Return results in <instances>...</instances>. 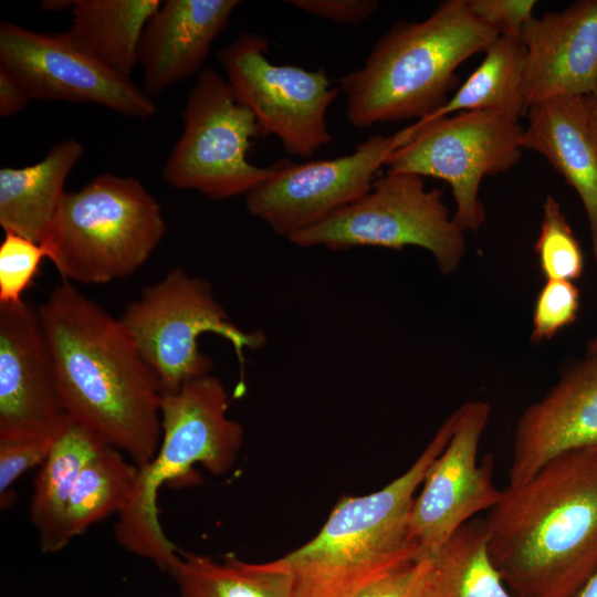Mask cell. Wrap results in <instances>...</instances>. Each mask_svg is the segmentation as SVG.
<instances>
[{"label":"cell","instance_id":"obj_1","mask_svg":"<svg viewBox=\"0 0 597 597\" xmlns=\"http://www.w3.org/2000/svg\"><path fill=\"white\" fill-rule=\"evenodd\" d=\"M38 312L66 417L138 468L147 464L161 440L163 391L121 320L69 282Z\"/></svg>","mask_w":597,"mask_h":597},{"label":"cell","instance_id":"obj_2","mask_svg":"<svg viewBox=\"0 0 597 597\" xmlns=\"http://www.w3.org/2000/svg\"><path fill=\"white\" fill-rule=\"evenodd\" d=\"M515 597H573L597 569V448L556 457L502 491L484 519Z\"/></svg>","mask_w":597,"mask_h":597},{"label":"cell","instance_id":"obj_3","mask_svg":"<svg viewBox=\"0 0 597 597\" xmlns=\"http://www.w3.org/2000/svg\"><path fill=\"white\" fill-rule=\"evenodd\" d=\"M498 38L469 11L467 0L443 1L422 21L394 23L363 66L339 78L348 122L365 128L427 118L449 100L455 70Z\"/></svg>","mask_w":597,"mask_h":597},{"label":"cell","instance_id":"obj_4","mask_svg":"<svg viewBox=\"0 0 597 597\" xmlns=\"http://www.w3.org/2000/svg\"><path fill=\"white\" fill-rule=\"evenodd\" d=\"M453 411L412 465L379 491L345 496L320 532L279 558L293 574L295 597H352L377 578L425 555L411 541L415 493L449 442Z\"/></svg>","mask_w":597,"mask_h":597},{"label":"cell","instance_id":"obj_5","mask_svg":"<svg viewBox=\"0 0 597 597\" xmlns=\"http://www.w3.org/2000/svg\"><path fill=\"white\" fill-rule=\"evenodd\" d=\"M228 394L222 383L206 375L163 395L161 440L147 464L138 468L134 491L118 514L114 532L128 552L170 573L180 552L167 538L158 519L157 496L164 483L191 476L200 463L213 474L228 472L243 442L242 426L228 418Z\"/></svg>","mask_w":597,"mask_h":597},{"label":"cell","instance_id":"obj_6","mask_svg":"<svg viewBox=\"0 0 597 597\" xmlns=\"http://www.w3.org/2000/svg\"><path fill=\"white\" fill-rule=\"evenodd\" d=\"M165 233L160 205L142 181L104 172L65 192L40 244L63 279L102 284L135 273Z\"/></svg>","mask_w":597,"mask_h":597},{"label":"cell","instance_id":"obj_7","mask_svg":"<svg viewBox=\"0 0 597 597\" xmlns=\"http://www.w3.org/2000/svg\"><path fill=\"white\" fill-rule=\"evenodd\" d=\"M119 320L157 375L163 395L175 394L188 381L210 374L212 360L198 345L202 334L227 339L241 370L245 352L265 344L262 331H243L229 318L208 281L181 268L144 287Z\"/></svg>","mask_w":597,"mask_h":597},{"label":"cell","instance_id":"obj_8","mask_svg":"<svg viewBox=\"0 0 597 597\" xmlns=\"http://www.w3.org/2000/svg\"><path fill=\"white\" fill-rule=\"evenodd\" d=\"M463 233L450 217L440 189H427L422 177L415 174L387 172L359 200L289 241L332 250L419 247L433 255L442 274H452L465 253Z\"/></svg>","mask_w":597,"mask_h":597},{"label":"cell","instance_id":"obj_9","mask_svg":"<svg viewBox=\"0 0 597 597\" xmlns=\"http://www.w3.org/2000/svg\"><path fill=\"white\" fill-rule=\"evenodd\" d=\"M184 132L163 177L179 189H193L212 200L247 195L274 171L248 160L251 139L260 136L252 111L211 65L190 90L182 113Z\"/></svg>","mask_w":597,"mask_h":597},{"label":"cell","instance_id":"obj_10","mask_svg":"<svg viewBox=\"0 0 597 597\" xmlns=\"http://www.w3.org/2000/svg\"><path fill=\"white\" fill-rule=\"evenodd\" d=\"M409 139L387 158V172L434 177L451 186L453 221L476 231L485 220L479 199L484 176L503 172L522 156L523 127L491 111H469L409 126Z\"/></svg>","mask_w":597,"mask_h":597},{"label":"cell","instance_id":"obj_11","mask_svg":"<svg viewBox=\"0 0 597 597\" xmlns=\"http://www.w3.org/2000/svg\"><path fill=\"white\" fill-rule=\"evenodd\" d=\"M268 49L266 38L243 31L217 60L238 100L254 114L260 136L273 135L287 154L310 157L333 140L326 113L338 88L324 69L271 63Z\"/></svg>","mask_w":597,"mask_h":597},{"label":"cell","instance_id":"obj_12","mask_svg":"<svg viewBox=\"0 0 597 597\" xmlns=\"http://www.w3.org/2000/svg\"><path fill=\"white\" fill-rule=\"evenodd\" d=\"M0 67L31 100L97 104L139 119L157 111L130 76L102 63L70 30L42 33L1 21Z\"/></svg>","mask_w":597,"mask_h":597},{"label":"cell","instance_id":"obj_13","mask_svg":"<svg viewBox=\"0 0 597 597\" xmlns=\"http://www.w3.org/2000/svg\"><path fill=\"white\" fill-rule=\"evenodd\" d=\"M410 137L373 135L348 155L301 164L280 163L245 195V207L287 240L364 197L388 156Z\"/></svg>","mask_w":597,"mask_h":597},{"label":"cell","instance_id":"obj_14","mask_svg":"<svg viewBox=\"0 0 597 597\" xmlns=\"http://www.w3.org/2000/svg\"><path fill=\"white\" fill-rule=\"evenodd\" d=\"M451 438L429 465L415 496L409 521L411 541L427 556H434L449 538L482 511L501 499L493 482L494 459L478 450L491 406L471 400L457 410Z\"/></svg>","mask_w":597,"mask_h":597},{"label":"cell","instance_id":"obj_15","mask_svg":"<svg viewBox=\"0 0 597 597\" xmlns=\"http://www.w3.org/2000/svg\"><path fill=\"white\" fill-rule=\"evenodd\" d=\"M65 421L38 308L0 304V441L55 439Z\"/></svg>","mask_w":597,"mask_h":597},{"label":"cell","instance_id":"obj_16","mask_svg":"<svg viewBox=\"0 0 597 597\" xmlns=\"http://www.w3.org/2000/svg\"><path fill=\"white\" fill-rule=\"evenodd\" d=\"M597 448V346L517 421L509 485L530 479L562 454Z\"/></svg>","mask_w":597,"mask_h":597},{"label":"cell","instance_id":"obj_17","mask_svg":"<svg viewBox=\"0 0 597 597\" xmlns=\"http://www.w3.org/2000/svg\"><path fill=\"white\" fill-rule=\"evenodd\" d=\"M521 40L526 52L527 109L557 95L597 93V0H579L561 12L532 17Z\"/></svg>","mask_w":597,"mask_h":597},{"label":"cell","instance_id":"obj_18","mask_svg":"<svg viewBox=\"0 0 597 597\" xmlns=\"http://www.w3.org/2000/svg\"><path fill=\"white\" fill-rule=\"evenodd\" d=\"M238 0H166L147 22L139 45L143 91H164L201 71Z\"/></svg>","mask_w":597,"mask_h":597},{"label":"cell","instance_id":"obj_19","mask_svg":"<svg viewBox=\"0 0 597 597\" xmlns=\"http://www.w3.org/2000/svg\"><path fill=\"white\" fill-rule=\"evenodd\" d=\"M527 116L523 149L544 156L578 193L597 265V144L585 97L557 95L531 105Z\"/></svg>","mask_w":597,"mask_h":597},{"label":"cell","instance_id":"obj_20","mask_svg":"<svg viewBox=\"0 0 597 597\" xmlns=\"http://www.w3.org/2000/svg\"><path fill=\"white\" fill-rule=\"evenodd\" d=\"M83 149L82 143L70 138L53 145L35 164L0 169V226L4 232L39 244L43 241Z\"/></svg>","mask_w":597,"mask_h":597},{"label":"cell","instance_id":"obj_21","mask_svg":"<svg viewBox=\"0 0 597 597\" xmlns=\"http://www.w3.org/2000/svg\"><path fill=\"white\" fill-rule=\"evenodd\" d=\"M104 443L91 430L66 417L63 430L41 464L33 484L30 519L44 553L64 548L66 512L77 478Z\"/></svg>","mask_w":597,"mask_h":597},{"label":"cell","instance_id":"obj_22","mask_svg":"<svg viewBox=\"0 0 597 597\" xmlns=\"http://www.w3.org/2000/svg\"><path fill=\"white\" fill-rule=\"evenodd\" d=\"M159 0H75L70 31L102 63L130 76L138 45Z\"/></svg>","mask_w":597,"mask_h":597},{"label":"cell","instance_id":"obj_23","mask_svg":"<svg viewBox=\"0 0 597 597\" xmlns=\"http://www.w3.org/2000/svg\"><path fill=\"white\" fill-rule=\"evenodd\" d=\"M459 90L432 115L433 121L452 113L491 111L514 122L526 114L524 101L525 46L517 36L500 35Z\"/></svg>","mask_w":597,"mask_h":597},{"label":"cell","instance_id":"obj_24","mask_svg":"<svg viewBox=\"0 0 597 597\" xmlns=\"http://www.w3.org/2000/svg\"><path fill=\"white\" fill-rule=\"evenodd\" d=\"M169 574L181 597H295L294 576L279 558L254 564L181 553Z\"/></svg>","mask_w":597,"mask_h":597},{"label":"cell","instance_id":"obj_25","mask_svg":"<svg viewBox=\"0 0 597 597\" xmlns=\"http://www.w3.org/2000/svg\"><path fill=\"white\" fill-rule=\"evenodd\" d=\"M432 558V597H515L491 558L483 519L462 525Z\"/></svg>","mask_w":597,"mask_h":597},{"label":"cell","instance_id":"obj_26","mask_svg":"<svg viewBox=\"0 0 597 597\" xmlns=\"http://www.w3.org/2000/svg\"><path fill=\"white\" fill-rule=\"evenodd\" d=\"M138 467L122 452L103 444L86 462L75 483L66 512V536L71 541L91 525L127 506Z\"/></svg>","mask_w":597,"mask_h":597},{"label":"cell","instance_id":"obj_27","mask_svg":"<svg viewBox=\"0 0 597 597\" xmlns=\"http://www.w3.org/2000/svg\"><path fill=\"white\" fill-rule=\"evenodd\" d=\"M541 271L546 280L575 281L584 272V253L558 201L547 196L535 241Z\"/></svg>","mask_w":597,"mask_h":597},{"label":"cell","instance_id":"obj_28","mask_svg":"<svg viewBox=\"0 0 597 597\" xmlns=\"http://www.w3.org/2000/svg\"><path fill=\"white\" fill-rule=\"evenodd\" d=\"M43 258L46 253L41 244L4 232L0 244V304L23 301V293L32 284Z\"/></svg>","mask_w":597,"mask_h":597},{"label":"cell","instance_id":"obj_29","mask_svg":"<svg viewBox=\"0 0 597 597\" xmlns=\"http://www.w3.org/2000/svg\"><path fill=\"white\" fill-rule=\"evenodd\" d=\"M579 311V291L570 281L546 280L534 305L531 342L552 339L572 325Z\"/></svg>","mask_w":597,"mask_h":597},{"label":"cell","instance_id":"obj_30","mask_svg":"<svg viewBox=\"0 0 597 597\" xmlns=\"http://www.w3.org/2000/svg\"><path fill=\"white\" fill-rule=\"evenodd\" d=\"M433 558L423 556L371 582L352 597H432Z\"/></svg>","mask_w":597,"mask_h":597},{"label":"cell","instance_id":"obj_31","mask_svg":"<svg viewBox=\"0 0 597 597\" xmlns=\"http://www.w3.org/2000/svg\"><path fill=\"white\" fill-rule=\"evenodd\" d=\"M55 440L40 438L0 441L1 506L7 505L11 485L28 470L44 462Z\"/></svg>","mask_w":597,"mask_h":597},{"label":"cell","instance_id":"obj_32","mask_svg":"<svg viewBox=\"0 0 597 597\" xmlns=\"http://www.w3.org/2000/svg\"><path fill=\"white\" fill-rule=\"evenodd\" d=\"M469 11L500 35L521 38L526 22L534 17V0H467Z\"/></svg>","mask_w":597,"mask_h":597},{"label":"cell","instance_id":"obj_33","mask_svg":"<svg viewBox=\"0 0 597 597\" xmlns=\"http://www.w3.org/2000/svg\"><path fill=\"white\" fill-rule=\"evenodd\" d=\"M286 3L312 15L345 25L366 21L379 7L374 0H290Z\"/></svg>","mask_w":597,"mask_h":597},{"label":"cell","instance_id":"obj_34","mask_svg":"<svg viewBox=\"0 0 597 597\" xmlns=\"http://www.w3.org/2000/svg\"><path fill=\"white\" fill-rule=\"evenodd\" d=\"M31 97L24 88L2 67H0V116L18 114L29 104Z\"/></svg>","mask_w":597,"mask_h":597},{"label":"cell","instance_id":"obj_35","mask_svg":"<svg viewBox=\"0 0 597 597\" xmlns=\"http://www.w3.org/2000/svg\"><path fill=\"white\" fill-rule=\"evenodd\" d=\"M590 128L597 144V93L585 96Z\"/></svg>","mask_w":597,"mask_h":597},{"label":"cell","instance_id":"obj_36","mask_svg":"<svg viewBox=\"0 0 597 597\" xmlns=\"http://www.w3.org/2000/svg\"><path fill=\"white\" fill-rule=\"evenodd\" d=\"M573 597H597V569Z\"/></svg>","mask_w":597,"mask_h":597},{"label":"cell","instance_id":"obj_37","mask_svg":"<svg viewBox=\"0 0 597 597\" xmlns=\"http://www.w3.org/2000/svg\"><path fill=\"white\" fill-rule=\"evenodd\" d=\"M73 2L69 0H45L41 2V7L48 11H60L67 7L72 8Z\"/></svg>","mask_w":597,"mask_h":597},{"label":"cell","instance_id":"obj_38","mask_svg":"<svg viewBox=\"0 0 597 597\" xmlns=\"http://www.w3.org/2000/svg\"><path fill=\"white\" fill-rule=\"evenodd\" d=\"M597 346V335L588 343L587 348H593Z\"/></svg>","mask_w":597,"mask_h":597}]
</instances>
